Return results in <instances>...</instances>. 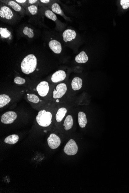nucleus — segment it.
I'll return each mask as SVG.
<instances>
[{
    "mask_svg": "<svg viewBox=\"0 0 129 193\" xmlns=\"http://www.w3.org/2000/svg\"><path fill=\"white\" fill-rule=\"evenodd\" d=\"M40 1L42 3H44V4H47L50 2V1L49 0H41Z\"/></svg>",
    "mask_w": 129,
    "mask_h": 193,
    "instance_id": "nucleus-29",
    "label": "nucleus"
},
{
    "mask_svg": "<svg viewBox=\"0 0 129 193\" xmlns=\"http://www.w3.org/2000/svg\"><path fill=\"white\" fill-rule=\"evenodd\" d=\"M78 122L79 126L82 128H84L86 127L88 120L86 114L83 112L80 111L78 113Z\"/></svg>",
    "mask_w": 129,
    "mask_h": 193,
    "instance_id": "nucleus-14",
    "label": "nucleus"
},
{
    "mask_svg": "<svg viewBox=\"0 0 129 193\" xmlns=\"http://www.w3.org/2000/svg\"><path fill=\"white\" fill-rule=\"evenodd\" d=\"M28 1V2L30 4H34L38 1H37V0H29Z\"/></svg>",
    "mask_w": 129,
    "mask_h": 193,
    "instance_id": "nucleus-28",
    "label": "nucleus"
},
{
    "mask_svg": "<svg viewBox=\"0 0 129 193\" xmlns=\"http://www.w3.org/2000/svg\"><path fill=\"white\" fill-rule=\"evenodd\" d=\"M74 124V120L72 116L71 115H68L67 116L64 121L63 126L64 127L65 130L68 131L70 130Z\"/></svg>",
    "mask_w": 129,
    "mask_h": 193,
    "instance_id": "nucleus-16",
    "label": "nucleus"
},
{
    "mask_svg": "<svg viewBox=\"0 0 129 193\" xmlns=\"http://www.w3.org/2000/svg\"><path fill=\"white\" fill-rule=\"evenodd\" d=\"M14 16L13 13L11 9L7 6H3L0 9V17L4 19L10 20Z\"/></svg>",
    "mask_w": 129,
    "mask_h": 193,
    "instance_id": "nucleus-8",
    "label": "nucleus"
},
{
    "mask_svg": "<svg viewBox=\"0 0 129 193\" xmlns=\"http://www.w3.org/2000/svg\"><path fill=\"white\" fill-rule=\"evenodd\" d=\"M17 118L16 113L13 111L6 112L1 117V121L4 124H11L13 123Z\"/></svg>",
    "mask_w": 129,
    "mask_h": 193,
    "instance_id": "nucleus-4",
    "label": "nucleus"
},
{
    "mask_svg": "<svg viewBox=\"0 0 129 193\" xmlns=\"http://www.w3.org/2000/svg\"><path fill=\"white\" fill-rule=\"evenodd\" d=\"M66 76V73L65 71L60 70L53 74L51 77V80L54 83H57L64 80Z\"/></svg>",
    "mask_w": 129,
    "mask_h": 193,
    "instance_id": "nucleus-9",
    "label": "nucleus"
},
{
    "mask_svg": "<svg viewBox=\"0 0 129 193\" xmlns=\"http://www.w3.org/2000/svg\"><path fill=\"white\" fill-rule=\"evenodd\" d=\"M37 93L41 97H45L47 95L49 90V84L46 81L40 82L36 88Z\"/></svg>",
    "mask_w": 129,
    "mask_h": 193,
    "instance_id": "nucleus-7",
    "label": "nucleus"
},
{
    "mask_svg": "<svg viewBox=\"0 0 129 193\" xmlns=\"http://www.w3.org/2000/svg\"><path fill=\"white\" fill-rule=\"evenodd\" d=\"M8 5L15 11L20 12L22 10L21 6L15 1H9L8 3Z\"/></svg>",
    "mask_w": 129,
    "mask_h": 193,
    "instance_id": "nucleus-20",
    "label": "nucleus"
},
{
    "mask_svg": "<svg viewBox=\"0 0 129 193\" xmlns=\"http://www.w3.org/2000/svg\"><path fill=\"white\" fill-rule=\"evenodd\" d=\"M28 9L29 12L32 15H36L38 12V7L36 6L33 5L28 6Z\"/></svg>",
    "mask_w": 129,
    "mask_h": 193,
    "instance_id": "nucleus-24",
    "label": "nucleus"
},
{
    "mask_svg": "<svg viewBox=\"0 0 129 193\" xmlns=\"http://www.w3.org/2000/svg\"><path fill=\"white\" fill-rule=\"evenodd\" d=\"M23 32L24 35L27 36L29 38H33L34 33L33 30L27 26L24 27L23 30Z\"/></svg>",
    "mask_w": 129,
    "mask_h": 193,
    "instance_id": "nucleus-22",
    "label": "nucleus"
},
{
    "mask_svg": "<svg viewBox=\"0 0 129 193\" xmlns=\"http://www.w3.org/2000/svg\"><path fill=\"white\" fill-rule=\"evenodd\" d=\"M19 139V136L18 135L13 134L9 135L4 140V142L6 144L13 145L18 142Z\"/></svg>",
    "mask_w": 129,
    "mask_h": 193,
    "instance_id": "nucleus-18",
    "label": "nucleus"
},
{
    "mask_svg": "<svg viewBox=\"0 0 129 193\" xmlns=\"http://www.w3.org/2000/svg\"><path fill=\"white\" fill-rule=\"evenodd\" d=\"M49 46L51 50L55 54H60L62 51L61 44L56 40H51L49 43Z\"/></svg>",
    "mask_w": 129,
    "mask_h": 193,
    "instance_id": "nucleus-10",
    "label": "nucleus"
},
{
    "mask_svg": "<svg viewBox=\"0 0 129 193\" xmlns=\"http://www.w3.org/2000/svg\"><path fill=\"white\" fill-rule=\"evenodd\" d=\"M14 82L17 85H21L25 83L26 80L23 78L19 77H15L14 79Z\"/></svg>",
    "mask_w": 129,
    "mask_h": 193,
    "instance_id": "nucleus-25",
    "label": "nucleus"
},
{
    "mask_svg": "<svg viewBox=\"0 0 129 193\" xmlns=\"http://www.w3.org/2000/svg\"><path fill=\"white\" fill-rule=\"evenodd\" d=\"M52 9L53 12L58 15L63 16V13L61 7L57 3H54L52 6Z\"/></svg>",
    "mask_w": 129,
    "mask_h": 193,
    "instance_id": "nucleus-21",
    "label": "nucleus"
},
{
    "mask_svg": "<svg viewBox=\"0 0 129 193\" xmlns=\"http://www.w3.org/2000/svg\"><path fill=\"white\" fill-rule=\"evenodd\" d=\"M45 15L49 19L53 21H56L57 19V17L55 14L52 11L48 10L45 12Z\"/></svg>",
    "mask_w": 129,
    "mask_h": 193,
    "instance_id": "nucleus-23",
    "label": "nucleus"
},
{
    "mask_svg": "<svg viewBox=\"0 0 129 193\" xmlns=\"http://www.w3.org/2000/svg\"><path fill=\"white\" fill-rule=\"evenodd\" d=\"M67 112V110L64 107H62L59 109L55 115V119L57 122L58 123L61 122Z\"/></svg>",
    "mask_w": 129,
    "mask_h": 193,
    "instance_id": "nucleus-13",
    "label": "nucleus"
},
{
    "mask_svg": "<svg viewBox=\"0 0 129 193\" xmlns=\"http://www.w3.org/2000/svg\"><path fill=\"white\" fill-rule=\"evenodd\" d=\"M78 147L77 144L73 139L70 140L65 146L63 151L65 153L69 156L74 155L77 153Z\"/></svg>",
    "mask_w": 129,
    "mask_h": 193,
    "instance_id": "nucleus-3",
    "label": "nucleus"
},
{
    "mask_svg": "<svg viewBox=\"0 0 129 193\" xmlns=\"http://www.w3.org/2000/svg\"><path fill=\"white\" fill-rule=\"evenodd\" d=\"M37 60L33 54L26 56L23 59L21 64L22 71L26 74H29L34 72L36 69Z\"/></svg>",
    "mask_w": 129,
    "mask_h": 193,
    "instance_id": "nucleus-1",
    "label": "nucleus"
},
{
    "mask_svg": "<svg viewBox=\"0 0 129 193\" xmlns=\"http://www.w3.org/2000/svg\"><path fill=\"white\" fill-rule=\"evenodd\" d=\"M67 90V88L66 84L64 83L58 84L53 92V97L55 99H60L64 95Z\"/></svg>",
    "mask_w": 129,
    "mask_h": 193,
    "instance_id": "nucleus-6",
    "label": "nucleus"
},
{
    "mask_svg": "<svg viewBox=\"0 0 129 193\" xmlns=\"http://www.w3.org/2000/svg\"><path fill=\"white\" fill-rule=\"evenodd\" d=\"M15 1H16L17 2L22 4V3L26 2L27 1H26V0H16Z\"/></svg>",
    "mask_w": 129,
    "mask_h": 193,
    "instance_id": "nucleus-27",
    "label": "nucleus"
},
{
    "mask_svg": "<svg viewBox=\"0 0 129 193\" xmlns=\"http://www.w3.org/2000/svg\"><path fill=\"white\" fill-rule=\"evenodd\" d=\"M88 57L85 51H82L76 56L75 60L78 63H85L88 62Z\"/></svg>",
    "mask_w": 129,
    "mask_h": 193,
    "instance_id": "nucleus-15",
    "label": "nucleus"
},
{
    "mask_svg": "<svg viewBox=\"0 0 129 193\" xmlns=\"http://www.w3.org/2000/svg\"><path fill=\"white\" fill-rule=\"evenodd\" d=\"M82 85V80L79 77H75L71 82V88L74 91H77L81 88Z\"/></svg>",
    "mask_w": 129,
    "mask_h": 193,
    "instance_id": "nucleus-12",
    "label": "nucleus"
},
{
    "mask_svg": "<svg viewBox=\"0 0 129 193\" xmlns=\"http://www.w3.org/2000/svg\"><path fill=\"white\" fill-rule=\"evenodd\" d=\"M76 36L75 31L71 29H67L63 33V40L66 43L71 41L75 38Z\"/></svg>",
    "mask_w": 129,
    "mask_h": 193,
    "instance_id": "nucleus-11",
    "label": "nucleus"
},
{
    "mask_svg": "<svg viewBox=\"0 0 129 193\" xmlns=\"http://www.w3.org/2000/svg\"><path fill=\"white\" fill-rule=\"evenodd\" d=\"M120 4L123 9H128L129 7V0H121Z\"/></svg>",
    "mask_w": 129,
    "mask_h": 193,
    "instance_id": "nucleus-26",
    "label": "nucleus"
},
{
    "mask_svg": "<svg viewBox=\"0 0 129 193\" xmlns=\"http://www.w3.org/2000/svg\"><path fill=\"white\" fill-rule=\"evenodd\" d=\"M11 99L8 95L6 94L0 95V108H2L10 103Z\"/></svg>",
    "mask_w": 129,
    "mask_h": 193,
    "instance_id": "nucleus-17",
    "label": "nucleus"
},
{
    "mask_svg": "<svg viewBox=\"0 0 129 193\" xmlns=\"http://www.w3.org/2000/svg\"><path fill=\"white\" fill-rule=\"evenodd\" d=\"M37 122L39 125L43 128H48L52 123L53 114L50 111L46 110H41L36 116Z\"/></svg>",
    "mask_w": 129,
    "mask_h": 193,
    "instance_id": "nucleus-2",
    "label": "nucleus"
},
{
    "mask_svg": "<svg viewBox=\"0 0 129 193\" xmlns=\"http://www.w3.org/2000/svg\"><path fill=\"white\" fill-rule=\"evenodd\" d=\"M48 145L52 149H56L59 147L61 144V139L55 133H51L47 139Z\"/></svg>",
    "mask_w": 129,
    "mask_h": 193,
    "instance_id": "nucleus-5",
    "label": "nucleus"
},
{
    "mask_svg": "<svg viewBox=\"0 0 129 193\" xmlns=\"http://www.w3.org/2000/svg\"><path fill=\"white\" fill-rule=\"evenodd\" d=\"M28 100L29 102L34 103H38L40 102V99L38 96L34 94H29L27 95Z\"/></svg>",
    "mask_w": 129,
    "mask_h": 193,
    "instance_id": "nucleus-19",
    "label": "nucleus"
}]
</instances>
